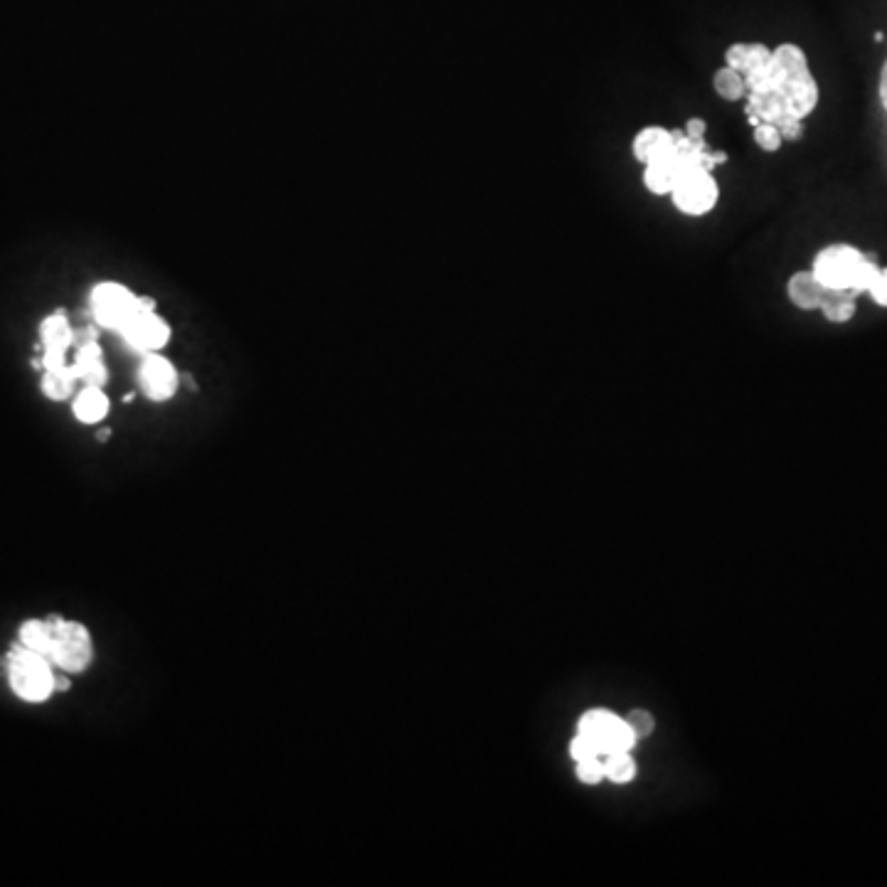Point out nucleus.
<instances>
[{"label": "nucleus", "instance_id": "f257e3e1", "mask_svg": "<svg viewBox=\"0 0 887 887\" xmlns=\"http://www.w3.org/2000/svg\"><path fill=\"white\" fill-rule=\"evenodd\" d=\"M747 92H777L796 119H806L819 106V84L811 74L806 52L794 42L772 50L769 65L747 77Z\"/></svg>", "mask_w": 887, "mask_h": 887}, {"label": "nucleus", "instance_id": "f03ea898", "mask_svg": "<svg viewBox=\"0 0 887 887\" xmlns=\"http://www.w3.org/2000/svg\"><path fill=\"white\" fill-rule=\"evenodd\" d=\"M811 272L828 289H853L858 294L870 289L880 267L873 257L860 252L853 244H828L814 259Z\"/></svg>", "mask_w": 887, "mask_h": 887}, {"label": "nucleus", "instance_id": "7ed1b4c3", "mask_svg": "<svg viewBox=\"0 0 887 887\" xmlns=\"http://www.w3.org/2000/svg\"><path fill=\"white\" fill-rule=\"evenodd\" d=\"M52 661L42 653L25 649L23 644L8 653V683L25 703H45L55 693Z\"/></svg>", "mask_w": 887, "mask_h": 887}, {"label": "nucleus", "instance_id": "20e7f679", "mask_svg": "<svg viewBox=\"0 0 887 887\" xmlns=\"http://www.w3.org/2000/svg\"><path fill=\"white\" fill-rule=\"evenodd\" d=\"M50 624L52 666L62 668L67 673H82L94 658V646L89 631L82 624H77V621H67L62 616H50Z\"/></svg>", "mask_w": 887, "mask_h": 887}, {"label": "nucleus", "instance_id": "39448f33", "mask_svg": "<svg viewBox=\"0 0 887 887\" xmlns=\"http://www.w3.org/2000/svg\"><path fill=\"white\" fill-rule=\"evenodd\" d=\"M720 188H717L713 173L700 166H688L676 180L671 190V200L683 215L703 217L715 210Z\"/></svg>", "mask_w": 887, "mask_h": 887}, {"label": "nucleus", "instance_id": "423d86ee", "mask_svg": "<svg viewBox=\"0 0 887 887\" xmlns=\"http://www.w3.org/2000/svg\"><path fill=\"white\" fill-rule=\"evenodd\" d=\"M143 299H138L136 294H131L126 286L114 284V281H104L92 289L89 296V306H92L94 321L102 328L119 333L124 328V323L138 311Z\"/></svg>", "mask_w": 887, "mask_h": 887}, {"label": "nucleus", "instance_id": "0eeeda50", "mask_svg": "<svg viewBox=\"0 0 887 887\" xmlns=\"http://www.w3.org/2000/svg\"><path fill=\"white\" fill-rule=\"evenodd\" d=\"M119 336L138 353H158L163 345L171 341V326L158 316L151 299H143L138 311L124 323Z\"/></svg>", "mask_w": 887, "mask_h": 887}, {"label": "nucleus", "instance_id": "6e6552de", "mask_svg": "<svg viewBox=\"0 0 887 887\" xmlns=\"http://www.w3.org/2000/svg\"><path fill=\"white\" fill-rule=\"evenodd\" d=\"M40 338H42V368L45 370H65L69 368L67 363V350L74 343V331L69 326V318L62 311L52 313L42 321L40 326Z\"/></svg>", "mask_w": 887, "mask_h": 887}, {"label": "nucleus", "instance_id": "1a4fd4ad", "mask_svg": "<svg viewBox=\"0 0 887 887\" xmlns=\"http://www.w3.org/2000/svg\"><path fill=\"white\" fill-rule=\"evenodd\" d=\"M138 385L151 402H166L178 390V370L163 355L146 353L138 368Z\"/></svg>", "mask_w": 887, "mask_h": 887}, {"label": "nucleus", "instance_id": "9d476101", "mask_svg": "<svg viewBox=\"0 0 887 887\" xmlns=\"http://www.w3.org/2000/svg\"><path fill=\"white\" fill-rule=\"evenodd\" d=\"M72 368H74V375H77V380H82L84 385L104 387L109 373H106L102 345L97 343V338L89 336L87 341L79 345L77 358H74Z\"/></svg>", "mask_w": 887, "mask_h": 887}, {"label": "nucleus", "instance_id": "9b49d317", "mask_svg": "<svg viewBox=\"0 0 887 887\" xmlns=\"http://www.w3.org/2000/svg\"><path fill=\"white\" fill-rule=\"evenodd\" d=\"M769 60H772V50L762 42H735L725 52V65L745 74V79L762 72L769 65Z\"/></svg>", "mask_w": 887, "mask_h": 887}, {"label": "nucleus", "instance_id": "f8f14e48", "mask_svg": "<svg viewBox=\"0 0 887 887\" xmlns=\"http://www.w3.org/2000/svg\"><path fill=\"white\" fill-rule=\"evenodd\" d=\"M786 294H789L791 304L801 311H816L826 299L828 286H823L819 276L809 269V272H796L786 281Z\"/></svg>", "mask_w": 887, "mask_h": 887}, {"label": "nucleus", "instance_id": "ddd939ff", "mask_svg": "<svg viewBox=\"0 0 887 887\" xmlns=\"http://www.w3.org/2000/svg\"><path fill=\"white\" fill-rule=\"evenodd\" d=\"M673 134L668 129H663V126H646V129H641L639 134L634 136V141H631V151H634V158L639 163H651L653 158H658V156H663V153H668V151H673Z\"/></svg>", "mask_w": 887, "mask_h": 887}, {"label": "nucleus", "instance_id": "4468645a", "mask_svg": "<svg viewBox=\"0 0 887 887\" xmlns=\"http://www.w3.org/2000/svg\"><path fill=\"white\" fill-rule=\"evenodd\" d=\"M109 414V397L102 387L84 385V390L74 397V417L84 424H97Z\"/></svg>", "mask_w": 887, "mask_h": 887}, {"label": "nucleus", "instance_id": "2eb2a0df", "mask_svg": "<svg viewBox=\"0 0 887 887\" xmlns=\"http://www.w3.org/2000/svg\"><path fill=\"white\" fill-rule=\"evenodd\" d=\"M855 299H858V291L853 289H828L819 311L828 318V321L846 323L855 316V308H858V301Z\"/></svg>", "mask_w": 887, "mask_h": 887}, {"label": "nucleus", "instance_id": "dca6fc26", "mask_svg": "<svg viewBox=\"0 0 887 887\" xmlns=\"http://www.w3.org/2000/svg\"><path fill=\"white\" fill-rule=\"evenodd\" d=\"M713 89L717 92V97L725 99V102H745L747 79L745 74L725 65L713 74Z\"/></svg>", "mask_w": 887, "mask_h": 887}, {"label": "nucleus", "instance_id": "f3484780", "mask_svg": "<svg viewBox=\"0 0 887 887\" xmlns=\"http://www.w3.org/2000/svg\"><path fill=\"white\" fill-rule=\"evenodd\" d=\"M20 644L25 649L42 653V656L50 658V646H52V624L50 619H28L20 626Z\"/></svg>", "mask_w": 887, "mask_h": 887}, {"label": "nucleus", "instance_id": "a211bd4d", "mask_svg": "<svg viewBox=\"0 0 887 887\" xmlns=\"http://www.w3.org/2000/svg\"><path fill=\"white\" fill-rule=\"evenodd\" d=\"M77 375H74V368L69 365L65 370H45L42 375V392H45L50 400L62 402L69 400L74 395V387H77Z\"/></svg>", "mask_w": 887, "mask_h": 887}, {"label": "nucleus", "instance_id": "6ab92c4d", "mask_svg": "<svg viewBox=\"0 0 887 887\" xmlns=\"http://www.w3.org/2000/svg\"><path fill=\"white\" fill-rule=\"evenodd\" d=\"M636 740H639V737H636L634 730L626 725V720H616L614 725L609 727L602 737H599L597 745H599V750H602V754H616V752L634 750Z\"/></svg>", "mask_w": 887, "mask_h": 887}, {"label": "nucleus", "instance_id": "aec40b11", "mask_svg": "<svg viewBox=\"0 0 887 887\" xmlns=\"http://www.w3.org/2000/svg\"><path fill=\"white\" fill-rule=\"evenodd\" d=\"M604 774L607 779H612L616 784H626L636 777V764L629 757V752H616L607 754V762H604Z\"/></svg>", "mask_w": 887, "mask_h": 887}, {"label": "nucleus", "instance_id": "412c9836", "mask_svg": "<svg viewBox=\"0 0 887 887\" xmlns=\"http://www.w3.org/2000/svg\"><path fill=\"white\" fill-rule=\"evenodd\" d=\"M616 720H619V717L607 713V710H592V713H584L582 720H580V735L592 737V740L597 742L599 737H602Z\"/></svg>", "mask_w": 887, "mask_h": 887}, {"label": "nucleus", "instance_id": "4be33fe9", "mask_svg": "<svg viewBox=\"0 0 887 887\" xmlns=\"http://www.w3.org/2000/svg\"><path fill=\"white\" fill-rule=\"evenodd\" d=\"M754 141H757V146L762 148V151H767V153H777L779 148H782V143H784V138H782V134H779V129L774 124H759V126H754Z\"/></svg>", "mask_w": 887, "mask_h": 887}, {"label": "nucleus", "instance_id": "5701e85b", "mask_svg": "<svg viewBox=\"0 0 887 887\" xmlns=\"http://www.w3.org/2000/svg\"><path fill=\"white\" fill-rule=\"evenodd\" d=\"M577 777H580L582 784H599L607 774H604V762L599 757L594 759H584L577 767Z\"/></svg>", "mask_w": 887, "mask_h": 887}, {"label": "nucleus", "instance_id": "b1692460", "mask_svg": "<svg viewBox=\"0 0 887 887\" xmlns=\"http://www.w3.org/2000/svg\"><path fill=\"white\" fill-rule=\"evenodd\" d=\"M570 754L577 759V762H584V759L599 757V754H602V750H599V745L592 740V737L577 735L575 740H572V745H570Z\"/></svg>", "mask_w": 887, "mask_h": 887}, {"label": "nucleus", "instance_id": "393cba45", "mask_svg": "<svg viewBox=\"0 0 887 887\" xmlns=\"http://www.w3.org/2000/svg\"><path fill=\"white\" fill-rule=\"evenodd\" d=\"M626 725L631 727V730H634V735L639 737H649L651 732H653V717L646 713V710H634V713H631L629 717H626Z\"/></svg>", "mask_w": 887, "mask_h": 887}, {"label": "nucleus", "instance_id": "a878e982", "mask_svg": "<svg viewBox=\"0 0 887 887\" xmlns=\"http://www.w3.org/2000/svg\"><path fill=\"white\" fill-rule=\"evenodd\" d=\"M774 126H777L784 141H799L801 134H804V119H796V116H789V119L779 121Z\"/></svg>", "mask_w": 887, "mask_h": 887}, {"label": "nucleus", "instance_id": "bb28decb", "mask_svg": "<svg viewBox=\"0 0 887 887\" xmlns=\"http://www.w3.org/2000/svg\"><path fill=\"white\" fill-rule=\"evenodd\" d=\"M868 294L873 296V301L878 306H887V269H880L878 276L873 279V284H870Z\"/></svg>", "mask_w": 887, "mask_h": 887}, {"label": "nucleus", "instance_id": "cd10ccee", "mask_svg": "<svg viewBox=\"0 0 887 887\" xmlns=\"http://www.w3.org/2000/svg\"><path fill=\"white\" fill-rule=\"evenodd\" d=\"M685 136L705 138V121L703 119H688V121H685Z\"/></svg>", "mask_w": 887, "mask_h": 887}, {"label": "nucleus", "instance_id": "c85d7f7f", "mask_svg": "<svg viewBox=\"0 0 887 887\" xmlns=\"http://www.w3.org/2000/svg\"><path fill=\"white\" fill-rule=\"evenodd\" d=\"M878 92H880V102H883L885 111H887V60H885V65H883V72H880V87H878Z\"/></svg>", "mask_w": 887, "mask_h": 887}]
</instances>
